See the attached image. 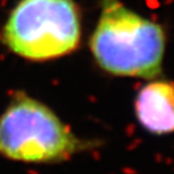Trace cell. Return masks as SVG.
Instances as JSON below:
<instances>
[{
    "mask_svg": "<svg viewBox=\"0 0 174 174\" xmlns=\"http://www.w3.org/2000/svg\"><path fill=\"white\" fill-rule=\"evenodd\" d=\"M89 48L105 72L152 80L162 73L166 35L161 24L131 10L120 0H102Z\"/></svg>",
    "mask_w": 174,
    "mask_h": 174,
    "instance_id": "cell-1",
    "label": "cell"
},
{
    "mask_svg": "<svg viewBox=\"0 0 174 174\" xmlns=\"http://www.w3.org/2000/svg\"><path fill=\"white\" fill-rule=\"evenodd\" d=\"M46 104L16 93L0 114V156L23 163H57L86 149Z\"/></svg>",
    "mask_w": 174,
    "mask_h": 174,
    "instance_id": "cell-2",
    "label": "cell"
},
{
    "mask_svg": "<svg viewBox=\"0 0 174 174\" xmlns=\"http://www.w3.org/2000/svg\"><path fill=\"white\" fill-rule=\"evenodd\" d=\"M82 39L75 0H19L1 30V41L15 55L49 61L77 50Z\"/></svg>",
    "mask_w": 174,
    "mask_h": 174,
    "instance_id": "cell-3",
    "label": "cell"
},
{
    "mask_svg": "<svg viewBox=\"0 0 174 174\" xmlns=\"http://www.w3.org/2000/svg\"><path fill=\"white\" fill-rule=\"evenodd\" d=\"M134 113L143 129L154 134L174 132V82L152 79L134 100Z\"/></svg>",
    "mask_w": 174,
    "mask_h": 174,
    "instance_id": "cell-4",
    "label": "cell"
}]
</instances>
